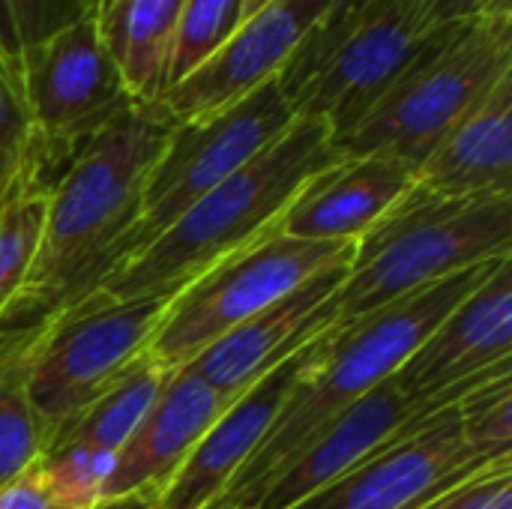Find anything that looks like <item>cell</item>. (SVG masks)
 <instances>
[{"label": "cell", "instance_id": "1", "mask_svg": "<svg viewBox=\"0 0 512 509\" xmlns=\"http://www.w3.org/2000/svg\"><path fill=\"white\" fill-rule=\"evenodd\" d=\"M171 129L174 120L159 99H135L60 168L48 186L36 258L18 300L0 321V339L33 333L114 267Z\"/></svg>", "mask_w": 512, "mask_h": 509}, {"label": "cell", "instance_id": "2", "mask_svg": "<svg viewBox=\"0 0 512 509\" xmlns=\"http://www.w3.org/2000/svg\"><path fill=\"white\" fill-rule=\"evenodd\" d=\"M510 258V255H507ZM474 264L450 279L399 297L369 315L336 321L315 345L255 456L243 465L219 509L255 501L267 480L336 414L390 381L426 336L501 264Z\"/></svg>", "mask_w": 512, "mask_h": 509}, {"label": "cell", "instance_id": "3", "mask_svg": "<svg viewBox=\"0 0 512 509\" xmlns=\"http://www.w3.org/2000/svg\"><path fill=\"white\" fill-rule=\"evenodd\" d=\"M342 159L327 123L297 117L285 135L198 198L150 246L111 267L96 288L111 297H174L189 282L276 231L294 195Z\"/></svg>", "mask_w": 512, "mask_h": 509}, {"label": "cell", "instance_id": "4", "mask_svg": "<svg viewBox=\"0 0 512 509\" xmlns=\"http://www.w3.org/2000/svg\"><path fill=\"white\" fill-rule=\"evenodd\" d=\"M512 255V198H438L417 183L354 246L339 321Z\"/></svg>", "mask_w": 512, "mask_h": 509}, {"label": "cell", "instance_id": "5", "mask_svg": "<svg viewBox=\"0 0 512 509\" xmlns=\"http://www.w3.org/2000/svg\"><path fill=\"white\" fill-rule=\"evenodd\" d=\"M507 75L512 18L450 24L333 144L342 156H390L417 174L441 138Z\"/></svg>", "mask_w": 512, "mask_h": 509}, {"label": "cell", "instance_id": "6", "mask_svg": "<svg viewBox=\"0 0 512 509\" xmlns=\"http://www.w3.org/2000/svg\"><path fill=\"white\" fill-rule=\"evenodd\" d=\"M450 27V24H447ZM414 0H369L351 15L309 30L279 75L297 117L327 123L342 138L435 42Z\"/></svg>", "mask_w": 512, "mask_h": 509}, {"label": "cell", "instance_id": "7", "mask_svg": "<svg viewBox=\"0 0 512 509\" xmlns=\"http://www.w3.org/2000/svg\"><path fill=\"white\" fill-rule=\"evenodd\" d=\"M168 300L111 297L90 288L33 333L12 339L21 348L27 393L48 444L147 351Z\"/></svg>", "mask_w": 512, "mask_h": 509}, {"label": "cell", "instance_id": "8", "mask_svg": "<svg viewBox=\"0 0 512 509\" xmlns=\"http://www.w3.org/2000/svg\"><path fill=\"white\" fill-rule=\"evenodd\" d=\"M354 246L357 243L300 240L279 231L264 234L177 291L144 354L168 372L183 369L207 345L255 318L315 273L351 261Z\"/></svg>", "mask_w": 512, "mask_h": 509}, {"label": "cell", "instance_id": "9", "mask_svg": "<svg viewBox=\"0 0 512 509\" xmlns=\"http://www.w3.org/2000/svg\"><path fill=\"white\" fill-rule=\"evenodd\" d=\"M294 120L297 114L291 111L276 75L210 117L174 123L168 144L144 183L138 216L117 249L114 267L150 246L198 198L285 135Z\"/></svg>", "mask_w": 512, "mask_h": 509}, {"label": "cell", "instance_id": "10", "mask_svg": "<svg viewBox=\"0 0 512 509\" xmlns=\"http://www.w3.org/2000/svg\"><path fill=\"white\" fill-rule=\"evenodd\" d=\"M18 75L36 159L48 180L90 135L135 102L99 36L96 15L21 48Z\"/></svg>", "mask_w": 512, "mask_h": 509}, {"label": "cell", "instance_id": "11", "mask_svg": "<svg viewBox=\"0 0 512 509\" xmlns=\"http://www.w3.org/2000/svg\"><path fill=\"white\" fill-rule=\"evenodd\" d=\"M507 459H480L468 450L453 402L294 509H420Z\"/></svg>", "mask_w": 512, "mask_h": 509}, {"label": "cell", "instance_id": "12", "mask_svg": "<svg viewBox=\"0 0 512 509\" xmlns=\"http://www.w3.org/2000/svg\"><path fill=\"white\" fill-rule=\"evenodd\" d=\"M512 363V255L408 357L393 381L423 405H453Z\"/></svg>", "mask_w": 512, "mask_h": 509}, {"label": "cell", "instance_id": "13", "mask_svg": "<svg viewBox=\"0 0 512 509\" xmlns=\"http://www.w3.org/2000/svg\"><path fill=\"white\" fill-rule=\"evenodd\" d=\"M321 21L318 0H273L246 18L195 72L168 87L159 102L174 123L210 117L264 81L282 75L300 42Z\"/></svg>", "mask_w": 512, "mask_h": 509}, {"label": "cell", "instance_id": "14", "mask_svg": "<svg viewBox=\"0 0 512 509\" xmlns=\"http://www.w3.org/2000/svg\"><path fill=\"white\" fill-rule=\"evenodd\" d=\"M348 264L351 261H342L315 273L300 288L207 345L186 366L222 396L240 399L267 372H273L279 363L294 357L339 321L336 297L348 276Z\"/></svg>", "mask_w": 512, "mask_h": 509}, {"label": "cell", "instance_id": "15", "mask_svg": "<svg viewBox=\"0 0 512 509\" xmlns=\"http://www.w3.org/2000/svg\"><path fill=\"white\" fill-rule=\"evenodd\" d=\"M435 411H441V405H423L411 399L393 378L384 381L342 414H336L327 426H321L267 480L258 495V507L294 509Z\"/></svg>", "mask_w": 512, "mask_h": 509}, {"label": "cell", "instance_id": "16", "mask_svg": "<svg viewBox=\"0 0 512 509\" xmlns=\"http://www.w3.org/2000/svg\"><path fill=\"white\" fill-rule=\"evenodd\" d=\"M321 336H315L306 348L279 363L240 399L231 402V408L204 432V438L192 447L168 486L156 495L153 509H219L243 465L261 447L267 429L273 426L291 393L294 378L312 357Z\"/></svg>", "mask_w": 512, "mask_h": 509}, {"label": "cell", "instance_id": "17", "mask_svg": "<svg viewBox=\"0 0 512 509\" xmlns=\"http://www.w3.org/2000/svg\"><path fill=\"white\" fill-rule=\"evenodd\" d=\"M234 399L222 396L189 366L171 372L156 402L114 453V468L105 483V501L162 492L204 432L231 408Z\"/></svg>", "mask_w": 512, "mask_h": 509}, {"label": "cell", "instance_id": "18", "mask_svg": "<svg viewBox=\"0 0 512 509\" xmlns=\"http://www.w3.org/2000/svg\"><path fill=\"white\" fill-rule=\"evenodd\" d=\"M414 177L390 156H342L294 195L276 231L300 240L357 243L405 198Z\"/></svg>", "mask_w": 512, "mask_h": 509}, {"label": "cell", "instance_id": "19", "mask_svg": "<svg viewBox=\"0 0 512 509\" xmlns=\"http://www.w3.org/2000/svg\"><path fill=\"white\" fill-rule=\"evenodd\" d=\"M414 183L438 198H512V75L441 138Z\"/></svg>", "mask_w": 512, "mask_h": 509}, {"label": "cell", "instance_id": "20", "mask_svg": "<svg viewBox=\"0 0 512 509\" xmlns=\"http://www.w3.org/2000/svg\"><path fill=\"white\" fill-rule=\"evenodd\" d=\"M186 0H102L99 36L132 99L153 102L168 87L180 12Z\"/></svg>", "mask_w": 512, "mask_h": 509}, {"label": "cell", "instance_id": "21", "mask_svg": "<svg viewBox=\"0 0 512 509\" xmlns=\"http://www.w3.org/2000/svg\"><path fill=\"white\" fill-rule=\"evenodd\" d=\"M168 378H171L168 369H162L153 357L141 354L48 444V450L75 441L105 453H117L138 429V423L144 420V414L150 411Z\"/></svg>", "mask_w": 512, "mask_h": 509}, {"label": "cell", "instance_id": "22", "mask_svg": "<svg viewBox=\"0 0 512 509\" xmlns=\"http://www.w3.org/2000/svg\"><path fill=\"white\" fill-rule=\"evenodd\" d=\"M48 186L45 174L30 168L0 198V321L18 300L36 258Z\"/></svg>", "mask_w": 512, "mask_h": 509}, {"label": "cell", "instance_id": "23", "mask_svg": "<svg viewBox=\"0 0 512 509\" xmlns=\"http://www.w3.org/2000/svg\"><path fill=\"white\" fill-rule=\"evenodd\" d=\"M45 447L48 438L27 393L21 348L0 339V486L30 471Z\"/></svg>", "mask_w": 512, "mask_h": 509}, {"label": "cell", "instance_id": "24", "mask_svg": "<svg viewBox=\"0 0 512 509\" xmlns=\"http://www.w3.org/2000/svg\"><path fill=\"white\" fill-rule=\"evenodd\" d=\"M114 468V453L87 444H60L36 462L39 480L60 509H93L105 501V483Z\"/></svg>", "mask_w": 512, "mask_h": 509}, {"label": "cell", "instance_id": "25", "mask_svg": "<svg viewBox=\"0 0 512 509\" xmlns=\"http://www.w3.org/2000/svg\"><path fill=\"white\" fill-rule=\"evenodd\" d=\"M459 429L474 456H512V372L492 375L459 399Z\"/></svg>", "mask_w": 512, "mask_h": 509}, {"label": "cell", "instance_id": "26", "mask_svg": "<svg viewBox=\"0 0 512 509\" xmlns=\"http://www.w3.org/2000/svg\"><path fill=\"white\" fill-rule=\"evenodd\" d=\"M240 24H243V0H186L180 12L171 69H168V87H174L180 78L195 72Z\"/></svg>", "mask_w": 512, "mask_h": 509}, {"label": "cell", "instance_id": "27", "mask_svg": "<svg viewBox=\"0 0 512 509\" xmlns=\"http://www.w3.org/2000/svg\"><path fill=\"white\" fill-rule=\"evenodd\" d=\"M30 168H39V159H36L33 126L21 90L18 63L0 57V198Z\"/></svg>", "mask_w": 512, "mask_h": 509}, {"label": "cell", "instance_id": "28", "mask_svg": "<svg viewBox=\"0 0 512 509\" xmlns=\"http://www.w3.org/2000/svg\"><path fill=\"white\" fill-rule=\"evenodd\" d=\"M15 27L18 48H30L90 15L99 12L102 0H6Z\"/></svg>", "mask_w": 512, "mask_h": 509}, {"label": "cell", "instance_id": "29", "mask_svg": "<svg viewBox=\"0 0 512 509\" xmlns=\"http://www.w3.org/2000/svg\"><path fill=\"white\" fill-rule=\"evenodd\" d=\"M0 509H60L39 480L36 465L0 486Z\"/></svg>", "mask_w": 512, "mask_h": 509}, {"label": "cell", "instance_id": "30", "mask_svg": "<svg viewBox=\"0 0 512 509\" xmlns=\"http://www.w3.org/2000/svg\"><path fill=\"white\" fill-rule=\"evenodd\" d=\"M423 24L429 30L447 27V24H465L471 18H480L483 0H414Z\"/></svg>", "mask_w": 512, "mask_h": 509}, {"label": "cell", "instance_id": "31", "mask_svg": "<svg viewBox=\"0 0 512 509\" xmlns=\"http://www.w3.org/2000/svg\"><path fill=\"white\" fill-rule=\"evenodd\" d=\"M510 468H512V459H507V462H498V465H492V468H486V471H480V474H474V477L462 480L459 486H453L450 492L438 495L435 501L423 504L420 509H468L471 507V501L480 495V489L486 486V480H489V477H495V474H501V471H510Z\"/></svg>", "mask_w": 512, "mask_h": 509}, {"label": "cell", "instance_id": "32", "mask_svg": "<svg viewBox=\"0 0 512 509\" xmlns=\"http://www.w3.org/2000/svg\"><path fill=\"white\" fill-rule=\"evenodd\" d=\"M468 509H512V468L489 477Z\"/></svg>", "mask_w": 512, "mask_h": 509}, {"label": "cell", "instance_id": "33", "mask_svg": "<svg viewBox=\"0 0 512 509\" xmlns=\"http://www.w3.org/2000/svg\"><path fill=\"white\" fill-rule=\"evenodd\" d=\"M18 39H15V27H12V18H9V6L6 0H0V57L18 63Z\"/></svg>", "mask_w": 512, "mask_h": 509}, {"label": "cell", "instance_id": "34", "mask_svg": "<svg viewBox=\"0 0 512 509\" xmlns=\"http://www.w3.org/2000/svg\"><path fill=\"white\" fill-rule=\"evenodd\" d=\"M318 3H321V21H318L315 27H324V24H333V21L351 15V12L360 9V6H366L369 0H318ZM315 27H312V30H315Z\"/></svg>", "mask_w": 512, "mask_h": 509}, {"label": "cell", "instance_id": "35", "mask_svg": "<svg viewBox=\"0 0 512 509\" xmlns=\"http://www.w3.org/2000/svg\"><path fill=\"white\" fill-rule=\"evenodd\" d=\"M156 504V492H138V495H123V498H111L102 501L93 509H153Z\"/></svg>", "mask_w": 512, "mask_h": 509}, {"label": "cell", "instance_id": "36", "mask_svg": "<svg viewBox=\"0 0 512 509\" xmlns=\"http://www.w3.org/2000/svg\"><path fill=\"white\" fill-rule=\"evenodd\" d=\"M267 3H273V0H243V21H246V18H252L255 12H261Z\"/></svg>", "mask_w": 512, "mask_h": 509}, {"label": "cell", "instance_id": "37", "mask_svg": "<svg viewBox=\"0 0 512 509\" xmlns=\"http://www.w3.org/2000/svg\"><path fill=\"white\" fill-rule=\"evenodd\" d=\"M225 509H261L255 501H243V504H231V507H225Z\"/></svg>", "mask_w": 512, "mask_h": 509}]
</instances>
